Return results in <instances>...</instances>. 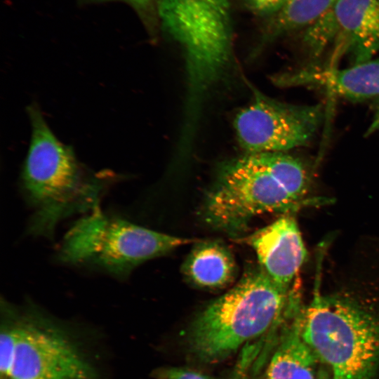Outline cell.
I'll use <instances>...</instances> for the list:
<instances>
[{"instance_id":"5","label":"cell","mask_w":379,"mask_h":379,"mask_svg":"<svg viewBox=\"0 0 379 379\" xmlns=\"http://www.w3.org/2000/svg\"><path fill=\"white\" fill-rule=\"evenodd\" d=\"M296 318L301 333L332 379H375L379 368V312L350 293H315Z\"/></svg>"},{"instance_id":"13","label":"cell","mask_w":379,"mask_h":379,"mask_svg":"<svg viewBox=\"0 0 379 379\" xmlns=\"http://www.w3.org/2000/svg\"><path fill=\"white\" fill-rule=\"evenodd\" d=\"M182 272L186 280L197 287L218 289L234 281L237 267L233 254L223 244L197 241L187 256Z\"/></svg>"},{"instance_id":"4","label":"cell","mask_w":379,"mask_h":379,"mask_svg":"<svg viewBox=\"0 0 379 379\" xmlns=\"http://www.w3.org/2000/svg\"><path fill=\"white\" fill-rule=\"evenodd\" d=\"M194 241L152 230L119 211L100 207L73 222L53 260L124 282L144 262Z\"/></svg>"},{"instance_id":"14","label":"cell","mask_w":379,"mask_h":379,"mask_svg":"<svg viewBox=\"0 0 379 379\" xmlns=\"http://www.w3.org/2000/svg\"><path fill=\"white\" fill-rule=\"evenodd\" d=\"M336 1L288 0L268 25L262 41L274 39L289 31L307 27L333 7Z\"/></svg>"},{"instance_id":"19","label":"cell","mask_w":379,"mask_h":379,"mask_svg":"<svg viewBox=\"0 0 379 379\" xmlns=\"http://www.w3.org/2000/svg\"><path fill=\"white\" fill-rule=\"evenodd\" d=\"M288 0H247L253 11L260 15L277 14Z\"/></svg>"},{"instance_id":"8","label":"cell","mask_w":379,"mask_h":379,"mask_svg":"<svg viewBox=\"0 0 379 379\" xmlns=\"http://www.w3.org/2000/svg\"><path fill=\"white\" fill-rule=\"evenodd\" d=\"M253 93L234 119L237 140L245 154L286 152L314 137L324 118L322 105L287 104Z\"/></svg>"},{"instance_id":"21","label":"cell","mask_w":379,"mask_h":379,"mask_svg":"<svg viewBox=\"0 0 379 379\" xmlns=\"http://www.w3.org/2000/svg\"><path fill=\"white\" fill-rule=\"evenodd\" d=\"M378 130H379V105L373 121L366 132V135H369Z\"/></svg>"},{"instance_id":"1","label":"cell","mask_w":379,"mask_h":379,"mask_svg":"<svg viewBox=\"0 0 379 379\" xmlns=\"http://www.w3.org/2000/svg\"><path fill=\"white\" fill-rule=\"evenodd\" d=\"M27 112L32 135L19 180L29 211L25 234L53 241L62 222L100 208L119 177L109 171H86L72 149L53 134L38 106L29 105Z\"/></svg>"},{"instance_id":"15","label":"cell","mask_w":379,"mask_h":379,"mask_svg":"<svg viewBox=\"0 0 379 379\" xmlns=\"http://www.w3.org/2000/svg\"><path fill=\"white\" fill-rule=\"evenodd\" d=\"M338 34V25L333 6L306 27L303 44L309 55L313 58L321 55L331 41L336 40Z\"/></svg>"},{"instance_id":"12","label":"cell","mask_w":379,"mask_h":379,"mask_svg":"<svg viewBox=\"0 0 379 379\" xmlns=\"http://www.w3.org/2000/svg\"><path fill=\"white\" fill-rule=\"evenodd\" d=\"M298 309L283 325L277 346L261 379H320L327 372L301 333L296 318Z\"/></svg>"},{"instance_id":"17","label":"cell","mask_w":379,"mask_h":379,"mask_svg":"<svg viewBox=\"0 0 379 379\" xmlns=\"http://www.w3.org/2000/svg\"><path fill=\"white\" fill-rule=\"evenodd\" d=\"M93 1H117L127 4L138 15L148 33L154 39L159 25L157 0H89Z\"/></svg>"},{"instance_id":"6","label":"cell","mask_w":379,"mask_h":379,"mask_svg":"<svg viewBox=\"0 0 379 379\" xmlns=\"http://www.w3.org/2000/svg\"><path fill=\"white\" fill-rule=\"evenodd\" d=\"M157 7L159 25L184 54L185 112L199 115L232 57L230 0H157Z\"/></svg>"},{"instance_id":"22","label":"cell","mask_w":379,"mask_h":379,"mask_svg":"<svg viewBox=\"0 0 379 379\" xmlns=\"http://www.w3.org/2000/svg\"><path fill=\"white\" fill-rule=\"evenodd\" d=\"M320 379H329V375L328 372H326Z\"/></svg>"},{"instance_id":"16","label":"cell","mask_w":379,"mask_h":379,"mask_svg":"<svg viewBox=\"0 0 379 379\" xmlns=\"http://www.w3.org/2000/svg\"><path fill=\"white\" fill-rule=\"evenodd\" d=\"M1 310L4 321L0 336V372L8 378L15 359L19 329L11 314L3 305Z\"/></svg>"},{"instance_id":"20","label":"cell","mask_w":379,"mask_h":379,"mask_svg":"<svg viewBox=\"0 0 379 379\" xmlns=\"http://www.w3.org/2000/svg\"><path fill=\"white\" fill-rule=\"evenodd\" d=\"M158 375L161 379H209L201 373L178 368L162 369Z\"/></svg>"},{"instance_id":"7","label":"cell","mask_w":379,"mask_h":379,"mask_svg":"<svg viewBox=\"0 0 379 379\" xmlns=\"http://www.w3.org/2000/svg\"><path fill=\"white\" fill-rule=\"evenodd\" d=\"M1 302L19 329L10 379L97 378L93 368L29 300L21 306Z\"/></svg>"},{"instance_id":"3","label":"cell","mask_w":379,"mask_h":379,"mask_svg":"<svg viewBox=\"0 0 379 379\" xmlns=\"http://www.w3.org/2000/svg\"><path fill=\"white\" fill-rule=\"evenodd\" d=\"M295 284L282 287L259 265L249 268L195 319L189 333L191 350L204 361H219L283 325L299 300Z\"/></svg>"},{"instance_id":"9","label":"cell","mask_w":379,"mask_h":379,"mask_svg":"<svg viewBox=\"0 0 379 379\" xmlns=\"http://www.w3.org/2000/svg\"><path fill=\"white\" fill-rule=\"evenodd\" d=\"M255 251L259 266L278 285L291 288L307 257L295 218L283 215L245 238Z\"/></svg>"},{"instance_id":"18","label":"cell","mask_w":379,"mask_h":379,"mask_svg":"<svg viewBox=\"0 0 379 379\" xmlns=\"http://www.w3.org/2000/svg\"><path fill=\"white\" fill-rule=\"evenodd\" d=\"M258 352V345L246 347L230 379H249V368Z\"/></svg>"},{"instance_id":"2","label":"cell","mask_w":379,"mask_h":379,"mask_svg":"<svg viewBox=\"0 0 379 379\" xmlns=\"http://www.w3.org/2000/svg\"><path fill=\"white\" fill-rule=\"evenodd\" d=\"M309 186L305 166L286 152L244 154L220 168L202 216L213 227L236 234L255 216L289 214L321 201L306 197Z\"/></svg>"},{"instance_id":"11","label":"cell","mask_w":379,"mask_h":379,"mask_svg":"<svg viewBox=\"0 0 379 379\" xmlns=\"http://www.w3.org/2000/svg\"><path fill=\"white\" fill-rule=\"evenodd\" d=\"M338 53H350L354 65L370 60L379 51V0H337Z\"/></svg>"},{"instance_id":"10","label":"cell","mask_w":379,"mask_h":379,"mask_svg":"<svg viewBox=\"0 0 379 379\" xmlns=\"http://www.w3.org/2000/svg\"><path fill=\"white\" fill-rule=\"evenodd\" d=\"M272 81L281 87H317L331 95L360 101L379 97V59L346 69L307 67L276 74Z\"/></svg>"}]
</instances>
